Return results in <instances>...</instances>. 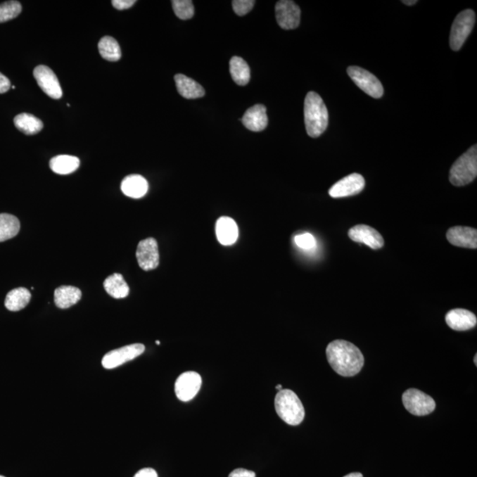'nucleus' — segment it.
<instances>
[{"label": "nucleus", "instance_id": "obj_1", "mask_svg": "<svg viewBox=\"0 0 477 477\" xmlns=\"http://www.w3.org/2000/svg\"><path fill=\"white\" fill-rule=\"evenodd\" d=\"M328 362L342 376H354L362 371L364 356L360 349L345 341L331 342L326 348Z\"/></svg>", "mask_w": 477, "mask_h": 477}, {"label": "nucleus", "instance_id": "obj_2", "mask_svg": "<svg viewBox=\"0 0 477 477\" xmlns=\"http://www.w3.org/2000/svg\"><path fill=\"white\" fill-rule=\"evenodd\" d=\"M304 122L307 134L310 137L320 136L328 127L329 115L326 103L317 93H307L304 101Z\"/></svg>", "mask_w": 477, "mask_h": 477}, {"label": "nucleus", "instance_id": "obj_3", "mask_svg": "<svg viewBox=\"0 0 477 477\" xmlns=\"http://www.w3.org/2000/svg\"><path fill=\"white\" fill-rule=\"evenodd\" d=\"M276 414L286 424L299 425L305 417V410L299 397L291 390H279L275 397Z\"/></svg>", "mask_w": 477, "mask_h": 477}, {"label": "nucleus", "instance_id": "obj_4", "mask_svg": "<svg viewBox=\"0 0 477 477\" xmlns=\"http://www.w3.org/2000/svg\"><path fill=\"white\" fill-rule=\"evenodd\" d=\"M477 176V147L473 145L452 165L449 179L452 185L462 186L469 184Z\"/></svg>", "mask_w": 477, "mask_h": 477}, {"label": "nucleus", "instance_id": "obj_5", "mask_svg": "<svg viewBox=\"0 0 477 477\" xmlns=\"http://www.w3.org/2000/svg\"><path fill=\"white\" fill-rule=\"evenodd\" d=\"M476 23V13L471 9L459 13L452 23L450 34V46L454 51H459L472 32Z\"/></svg>", "mask_w": 477, "mask_h": 477}, {"label": "nucleus", "instance_id": "obj_6", "mask_svg": "<svg viewBox=\"0 0 477 477\" xmlns=\"http://www.w3.org/2000/svg\"><path fill=\"white\" fill-rule=\"evenodd\" d=\"M402 402L406 409L416 416H427L435 409V400L428 394L417 389L407 390L403 393Z\"/></svg>", "mask_w": 477, "mask_h": 477}, {"label": "nucleus", "instance_id": "obj_7", "mask_svg": "<svg viewBox=\"0 0 477 477\" xmlns=\"http://www.w3.org/2000/svg\"><path fill=\"white\" fill-rule=\"evenodd\" d=\"M348 74L352 81L366 94L371 98H380L383 95V88L381 82L374 75L365 69L359 67H349Z\"/></svg>", "mask_w": 477, "mask_h": 477}, {"label": "nucleus", "instance_id": "obj_8", "mask_svg": "<svg viewBox=\"0 0 477 477\" xmlns=\"http://www.w3.org/2000/svg\"><path fill=\"white\" fill-rule=\"evenodd\" d=\"M144 350V345L137 343L110 351L102 359L103 367L106 369L120 367V366L125 364L126 362L132 361L138 356L143 355Z\"/></svg>", "mask_w": 477, "mask_h": 477}, {"label": "nucleus", "instance_id": "obj_9", "mask_svg": "<svg viewBox=\"0 0 477 477\" xmlns=\"http://www.w3.org/2000/svg\"><path fill=\"white\" fill-rule=\"evenodd\" d=\"M202 386V378L198 373L188 371L182 373L175 382V393L182 402H189L196 396Z\"/></svg>", "mask_w": 477, "mask_h": 477}, {"label": "nucleus", "instance_id": "obj_10", "mask_svg": "<svg viewBox=\"0 0 477 477\" xmlns=\"http://www.w3.org/2000/svg\"><path fill=\"white\" fill-rule=\"evenodd\" d=\"M276 19L283 30H295L300 22V9L291 0H281L275 6Z\"/></svg>", "mask_w": 477, "mask_h": 477}, {"label": "nucleus", "instance_id": "obj_11", "mask_svg": "<svg viewBox=\"0 0 477 477\" xmlns=\"http://www.w3.org/2000/svg\"><path fill=\"white\" fill-rule=\"evenodd\" d=\"M33 74L38 86L43 89V91L47 96L53 99L61 98L62 89L60 82L50 68L43 65H37L34 69Z\"/></svg>", "mask_w": 477, "mask_h": 477}, {"label": "nucleus", "instance_id": "obj_12", "mask_svg": "<svg viewBox=\"0 0 477 477\" xmlns=\"http://www.w3.org/2000/svg\"><path fill=\"white\" fill-rule=\"evenodd\" d=\"M365 188V179L361 174H351L335 183L329 190L333 198L358 195Z\"/></svg>", "mask_w": 477, "mask_h": 477}, {"label": "nucleus", "instance_id": "obj_13", "mask_svg": "<svg viewBox=\"0 0 477 477\" xmlns=\"http://www.w3.org/2000/svg\"><path fill=\"white\" fill-rule=\"evenodd\" d=\"M136 258L138 265L144 271H151L159 265V252L157 241L148 238L140 241L137 246Z\"/></svg>", "mask_w": 477, "mask_h": 477}, {"label": "nucleus", "instance_id": "obj_14", "mask_svg": "<svg viewBox=\"0 0 477 477\" xmlns=\"http://www.w3.org/2000/svg\"><path fill=\"white\" fill-rule=\"evenodd\" d=\"M348 236L355 243H364L372 250L383 247L385 241L378 231L366 224H357L348 231Z\"/></svg>", "mask_w": 477, "mask_h": 477}, {"label": "nucleus", "instance_id": "obj_15", "mask_svg": "<svg viewBox=\"0 0 477 477\" xmlns=\"http://www.w3.org/2000/svg\"><path fill=\"white\" fill-rule=\"evenodd\" d=\"M447 238L452 245L459 248H477V230L466 227H454L448 229Z\"/></svg>", "mask_w": 477, "mask_h": 477}, {"label": "nucleus", "instance_id": "obj_16", "mask_svg": "<svg viewBox=\"0 0 477 477\" xmlns=\"http://www.w3.org/2000/svg\"><path fill=\"white\" fill-rule=\"evenodd\" d=\"M445 322L451 329L458 331H468L476 327L477 318L471 311L455 309L449 311L445 316Z\"/></svg>", "mask_w": 477, "mask_h": 477}, {"label": "nucleus", "instance_id": "obj_17", "mask_svg": "<svg viewBox=\"0 0 477 477\" xmlns=\"http://www.w3.org/2000/svg\"><path fill=\"white\" fill-rule=\"evenodd\" d=\"M246 129L253 132H261L268 126V117L264 105H255L250 107L244 113L241 120Z\"/></svg>", "mask_w": 477, "mask_h": 477}, {"label": "nucleus", "instance_id": "obj_18", "mask_svg": "<svg viewBox=\"0 0 477 477\" xmlns=\"http://www.w3.org/2000/svg\"><path fill=\"white\" fill-rule=\"evenodd\" d=\"M217 241L224 246H230L236 243L238 229L236 222L229 217H221L216 223Z\"/></svg>", "mask_w": 477, "mask_h": 477}, {"label": "nucleus", "instance_id": "obj_19", "mask_svg": "<svg viewBox=\"0 0 477 477\" xmlns=\"http://www.w3.org/2000/svg\"><path fill=\"white\" fill-rule=\"evenodd\" d=\"M174 80L178 92L183 98L196 99L203 98L205 95V89L188 76L178 74L174 76Z\"/></svg>", "mask_w": 477, "mask_h": 477}, {"label": "nucleus", "instance_id": "obj_20", "mask_svg": "<svg viewBox=\"0 0 477 477\" xmlns=\"http://www.w3.org/2000/svg\"><path fill=\"white\" fill-rule=\"evenodd\" d=\"M148 184L143 176L132 174L127 176L122 183V190L124 195L131 198H141L146 195Z\"/></svg>", "mask_w": 477, "mask_h": 477}, {"label": "nucleus", "instance_id": "obj_21", "mask_svg": "<svg viewBox=\"0 0 477 477\" xmlns=\"http://www.w3.org/2000/svg\"><path fill=\"white\" fill-rule=\"evenodd\" d=\"M82 299V291L75 286H62L55 290L54 303L60 309H68Z\"/></svg>", "mask_w": 477, "mask_h": 477}, {"label": "nucleus", "instance_id": "obj_22", "mask_svg": "<svg viewBox=\"0 0 477 477\" xmlns=\"http://www.w3.org/2000/svg\"><path fill=\"white\" fill-rule=\"evenodd\" d=\"M103 288L108 295L115 299L125 298L129 293V286L120 273L109 276L103 282Z\"/></svg>", "mask_w": 477, "mask_h": 477}, {"label": "nucleus", "instance_id": "obj_23", "mask_svg": "<svg viewBox=\"0 0 477 477\" xmlns=\"http://www.w3.org/2000/svg\"><path fill=\"white\" fill-rule=\"evenodd\" d=\"M80 165L78 158L74 155H60L51 159L50 167L55 174H70L77 170Z\"/></svg>", "mask_w": 477, "mask_h": 477}, {"label": "nucleus", "instance_id": "obj_24", "mask_svg": "<svg viewBox=\"0 0 477 477\" xmlns=\"http://www.w3.org/2000/svg\"><path fill=\"white\" fill-rule=\"evenodd\" d=\"M230 74L238 85L245 86L250 82V68L243 58L234 56L231 58Z\"/></svg>", "mask_w": 477, "mask_h": 477}, {"label": "nucleus", "instance_id": "obj_25", "mask_svg": "<svg viewBox=\"0 0 477 477\" xmlns=\"http://www.w3.org/2000/svg\"><path fill=\"white\" fill-rule=\"evenodd\" d=\"M13 122H15L17 129L27 134V136L39 133L44 127L42 120L29 113L19 114L15 117Z\"/></svg>", "mask_w": 477, "mask_h": 477}, {"label": "nucleus", "instance_id": "obj_26", "mask_svg": "<svg viewBox=\"0 0 477 477\" xmlns=\"http://www.w3.org/2000/svg\"><path fill=\"white\" fill-rule=\"evenodd\" d=\"M31 293L27 288L13 289L6 297L5 306L10 311H20L30 303Z\"/></svg>", "mask_w": 477, "mask_h": 477}, {"label": "nucleus", "instance_id": "obj_27", "mask_svg": "<svg viewBox=\"0 0 477 477\" xmlns=\"http://www.w3.org/2000/svg\"><path fill=\"white\" fill-rule=\"evenodd\" d=\"M20 221L11 214H0V243L10 240L19 234Z\"/></svg>", "mask_w": 477, "mask_h": 477}, {"label": "nucleus", "instance_id": "obj_28", "mask_svg": "<svg viewBox=\"0 0 477 477\" xmlns=\"http://www.w3.org/2000/svg\"><path fill=\"white\" fill-rule=\"evenodd\" d=\"M99 53L103 58L108 61H117L122 58L120 44L112 37L101 38L98 43Z\"/></svg>", "mask_w": 477, "mask_h": 477}, {"label": "nucleus", "instance_id": "obj_29", "mask_svg": "<svg viewBox=\"0 0 477 477\" xmlns=\"http://www.w3.org/2000/svg\"><path fill=\"white\" fill-rule=\"evenodd\" d=\"M172 4L176 16L181 20L191 19L195 15V8L191 0H174Z\"/></svg>", "mask_w": 477, "mask_h": 477}, {"label": "nucleus", "instance_id": "obj_30", "mask_svg": "<svg viewBox=\"0 0 477 477\" xmlns=\"http://www.w3.org/2000/svg\"><path fill=\"white\" fill-rule=\"evenodd\" d=\"M22 5L18 1H8L0 4V23L16 18L22 12Z\"/></svg>", "mask_w": 477, "mask_h": 477}, {"label": "nucleus", "instance_id": "obj_31", "mask_svg": "<svg viewBox=\"0 0 477 477\" xmlns=\"http://www.w3.org/2000/svg\"><path fill=\"white\" fill-rule=\"evenodd\" d=\"M254 0H234L231 2L235 13L238 16L246 15L254 8Z\"/></svg>", "mask_w": 477, "mask_h": 477}, {"label": "nucleus", "instance_id": "obj_32", "mask_svg": "<svg viewBox=\"0 0 477 477\" xmlns=\"http://www.w3.org/2000/svg\"><path fill=\"white\" fill-rule=\"evenodd\" d=\"M295 241L297 246L305 250H313L317 245L316 238L309 233L297 235Z\"/></svg>", "mask_w": 477, "mask_h": 477}, {"label": "nucleus", "instance_id": "obj_33", "mask_svg": "<svg viewBox=\"0 0 477 477\" xmlns=\"http://www.w3.org/2000/svg\"><path fill=\"white\" fill-rule=\"evenodd\" d=\"M136 0H113L112 4L117 10H126L136 4Z\"/></svg>", "mask_w": 477, "mask_h": 477}, {"label": "nucleus", "instance_id": "obj_34", "mask_svg": "<svg viewBox=\"0 0 477 477\" xmlns=\"http://www.w3.org/2000/svg\"><path fill=\"white\" fill-rule=\"evenodd\" d=\"M229 477H255V473L253 471L244 469H238L234 470L229 475Z\"/></svg>", "mask_w": 477, "mask_h": 477}, {"label": "nucleus", "instance_id": "obj_35", "mask_svg": "<svg viewBox=\"0 0 477 477\" xmlns=\"http://www.w3.org/2000/svg\"><path fill=\"white\" fill-rule=\"evenodd\" d=\"M10 87H11V82H10V80L6 77V76L0 72V94H3V93L8 91Z\"/></svg>", "mask_w": 477, "mask_h": 477}, {"label": "nucleus", "instance_id": "obj_36", "mask_svg": "<svg viewBox=\"0 0 477 477\" xmlns=\"http://www.w3.org/2000/svg\"><path fill=\"white\" fill-rule=\"evenodd\" d=\"M134 477H158V473L153 469H144L137 472Z\"/></svg>", "mask_w": 477, "mask_h": 477}, {"label": "nucleus", "instance_id": "obj_37", "mask_svg": "<svg viewBox=\"0 0 477 477\" xmlns=\"http://www.w3.org/2000/svg\"><path fill=\"white\" fill-rule=\"evenodd\" d=\"M402 3L407 6H414L416 4L417 1L416 0H413V1L412 0H404Z\"/></svg>", "mask_w": 477, "mask_h": 477}, {"label": "nucleus", "instance_id": "obj_38", "mask_svg": "<svg viewBox=\"0 0 477 477\" xmlns=\"http://www.w3.org/2000/svg\"><path fill=\"white\" fill-rule=\"evenodd\" d=\"M344 477H364L361 473H351Z\"/></svg>", "mask_w": 477, "mask_h": 477}, {"label": "nucleus", "instance_id": "obj_39", "mask_svg": "<svg viewBox=\"0 0 477 477\" xmlns=\"http://www.w3.org/2000/svg\"><path fill=\"white\" fill-rule=\"evenodd\" d=\"M276 388L278 389L279 390H282V386L281 385L276 386Z\"/></svg>", "mask_w": 477, "mask_h": 477}, {"label": "nucleus", "instance_id": "obj_40", "mask_svg": "<svg viewBox=\"0 0 477 477\" xmlns=\"http://www.w3.org/2000/svg\"><path fill=\"white\" fill-rule=\"evenodd\" d=\"M473 362H475V364L477 365V355H475V359H473Z\"/></svg>", "mask_w": 477, "mask_h": 477}, {"label": "nucleus", "instance_id": "obj_41", "mask_svg": "<svg viewBox=\"0 0 477 477\" xmlns=\"http://www.w3.org/2000/svg\"><path fill=\"white\" fill-rule=\"evenodd\" d=\"M155 343H157L158 345H160V341H155Z\"/></svg>", "mask_w": 477, "mask_h": 477}, {"label": "nucleus", "instance_id": "obj_42", "mask_svg": "<svg viewBox=\"0 0 477 477\" xmlns=\"http://www.w3.org/2000/svg\"><path fill=\"white\" fill-rule=\"evenodd\" d=\"M0 477H5V476H0Z\"/></svg>", "mask_w": 477, "mask_h": 477}]
</instances>
